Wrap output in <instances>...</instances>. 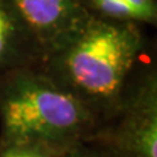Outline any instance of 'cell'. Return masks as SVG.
Returning <instances> with one entry per match:
<instances>
[{
	"label": "cell",
	"instance_id": "cell-4",
	"mask_svg": "<svg viewBox=\"0 0 157 157\" xmlns=\"http://www.w3.org/2000/svg\"><path fill=\"white\" fill-rule=\"evenodd\" d=\"M45 58L88 21L82 0H11Z\"/></svg>",
	"mask_w": 157,
	"mask_h": 157
},
{
	"label": "cell",
	"instance_id": "cell-1",
	"mask_svg": "<svg viewBox=\"0 0 157 157\" xmlns=\"http://www.w3.org/2000/svg\"><path fill=\"white\" fill-rule=\"evenodd\" d=\"M140 52L141 36L135 22L92 14L38 67L100 119L101 114L121 109Z\"/></svg>",
	"mask_w": 157,
	"mask_h": 157
},
{
	"label": "cell",
	"instance_id": "cell-3",
	"mask_svg": "<svg viewBox=\"0 0 157 157\" xmlns=\"http://www.w3.org/2000/svg\"><path fill=\"white\" fill-rule=\"evenodd\" d=\"M121 119L107 137L117 157H157V88L148 76L135 92L127 93Z\"/></svg>",
	"mask_w": 157,
	"mask_h": 157
},
{
	"label": "cell",
	"instance_id": "cell-7",
	"mask_svg": "<svg viewBox=\"0 0 157 157\" xmlns=\"http://www.w3.org/2000/svg\"><path fill=\"white\" fill-rule=\"evenodd\" d=\"M78 148V147H77ZM75 148V149H72L70 152H67V153L63 156V157H93V156H89V155H81V153H78V149Z\"/></svg>",
	"mask_w": 157,
	"mask_h": 157
},
{
	"label": "cell",
	"instance_id": "cell-2",
	"mask_svg": "<svg viewBox=\"0 0 157 157\" xmlns=\"http://www.w3.org/2000/svg\"><path fill=\"white\" fill-rule=\"evenodd\" d=\"M0 147L43 145L60 153L94 134L98 118L39 67L0 80Z\"/></svg>",
	"mask_w": 157,
	"mask_h": 157
},
{
	"label": "cell",
	"instance_id": "cell-5",
	"mask_svg": "<svg viewBox=\"0 0 157 157\" xmlns=\"http://www.w3.org/2000/svg\"><path fill=\"white\" fill-rule=\"evenodd\" d=\"M43 52L11 0H0V80L22 68L38 67Z\"/></svg>",
	"mask_w": 157,
	"mask_h": 157
},
{
	"label": "cell",
	"instance_id": "cell-6",
	"mask_svg": "<svg viewBox=\"0 0 157 157\" xmlns=\"http://www.w3.org/2000/svg\"><path fill=\"white\" fill-rule=\"evenodd\" d=\"M64 155L43 145L0 147V157H63Z\"/></svg>",
	"mask_w": 157,
	"mask_h": 157
}]
</instances>
